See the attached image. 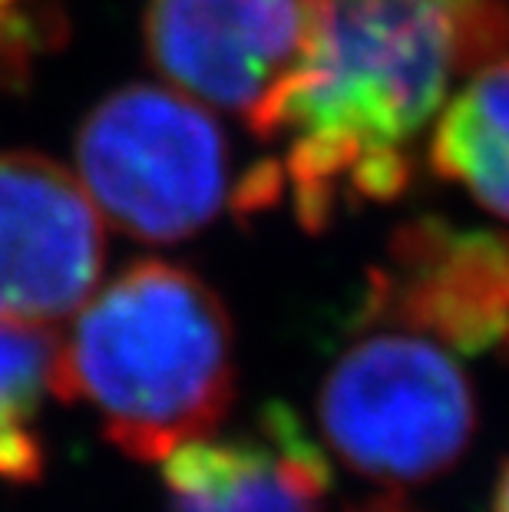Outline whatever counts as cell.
Segmentation results:
<instances>
[{"label":"cell","instance_id":"1","mask_svg":"<svg viewBox=\"0 0 509 512\" xmlns=\"http://www.w3.org/2000/svg\"><path fill=\"white\" fill-rule=\"evenodd\" d=\"M308 47L268 139L285 159L248 169L258 205L291 202L308 232L394 202L450 86L509 57V0H305Z\"/></svg>","mask_w":509,"mask_h":512},{"label":"cell","instance_id":"2","mask_svg":"<svg viewBox=\"0 0 509 512\" xmlns=\"http://www.w3.org/2000/svg\"><path fill=\"white\" fill-rule=\"evenodd\" d=\"M50 394L86 403L116 450L162 463L176 446L209 437L229 410V311L196 271L133 261L57 337Z\"/></svg>","mask_w":509,"mask_h":512},{"label":"cell","instance_id":"3","mask_svg":"<svg viewBox=\"0 0 509 512\" xmlns=\"http://www.w3.org/2000/svg\"><path fill=\"white\" fill-rule=\"evenodd\" d=\"M77 169L100 219L139 242L199 235L232 202L222 126L169 86L129 83L96 103L77 133Z\"/></svg>","mask_w":509,"mask_h":512},{"label":"cell","instance_id":"4","mask_svg":"<svg viewBox=\"0 0 509 512\" xmlns=\"http://www.w3.org/2000/svg\"><path fill=\"white\" fill-rule=\"evenodd\" d=\"M331 450L361 476L424 483L470 446V377L424 334H367L328 370L318 397Z\"/></svg>","mask_w":509,"mask_h":512},{"label":"cell","instance_id":"5","mask_svg":"<svg viewBox=\"0 0 509 512\" xmlns=\"http://www.w3.org/2000/svg\"><path fill=\"white\" fill-rule=\"evenodd\" d=\"M146 57L192 100L262 139L308 47L305 0H153Z\"/></svg>","mask_w":509,"mask_h":512},{"label":"cell","instance_id":"6","mask_svg":"<svg viewBox=\"0 0 509 512\" xmlns=\"http://www.w3.org/2000/svg\"><path fill=\"white\" fill-rule=\"evenodd\" d=\"M361 324H394L463 354L509 357V235L437 215L400 225L371 268Z\"/></svg>","mask_w":509,"mask_h":512},{"label":"cell","instance_id":"7","mask_svg":"<svg viewBox=\"0 0 509 512\" xmlns=\"http://www.w3.org/2000/svg\"><path fill=\"white\" fill-rule=\"evenodd\" d=\"M103 258V219L80 179L40 152H0V321L70 318Z\"/></svg>","mask_w":509,"mask_h":512},{"label":"cell","instance_id":"8","mask_svg":"<svg viewBox=\"0 0 509 512\" xmlns=\"http://www.w3.org/2000/svg\"><path fill=\"white\" fill-rule=\"evenodd\" d=\"M172 512H321L331 466L285 403L258 410L235 437H199L162 460Z\"/></svg>","mask_w":509,"mask_h":512},{"label":"cell","instance_id":"9","mask_svg":"<svg viewBox=\"0 0 509 512\" xmlns=\"http://www.w3.org/2000/svg\"><path fill=\"white\" fill-rule=\"evenodd\" d=\"M430 169L509 222V57L486 63L443 106Z\"/></svg>","mask_w":509,"mask_h":512},{"label":"cell","instance_id":"10","mask_svg":"<svg viewBox=\"0 0 509 512\" xmlns=\"http://www.w3.org/2000/svg\"><path fill=\"white\" fill-rule=\"evenodd\" d=\"M57 334L43 324L0 321V476L30 483L43 470L37 417L50 390Z\"/></svg>","mask_w":509,"mask_h":512},{"label":"cell","instance_id":"11","mask_svg":"<svg viewBox=\"0 0 509 512\" xmlns=\"http://www.w3.org/2000/svg\"><path fill=\"white\" fill-rule=\"evenodd\" d=\"M17 4L20 0H0V70L17 57L20 47L30 43V34L17 24Z\"/></svg>","mask_w":509,"mask_h":512},{"label":"cell","instance_id":"12","mask_svg":"<svg viewBox=\"0 0 509 512\" xmlns=\"http://www.w3.org/2000/svg\"><path fill=\"white\" fill-rule=\"evenodd\" d=\"M354 512H410L397 496H384V499H374V503H364L357 506Z\"/></svg>","mask_w":509,"mask_h":512},{"label":"cell","instance_id":"13","mask_svg":"<svg viewBox=\"0 0 509 512\" xmlns=\"http://www.w3.org/2000/svg\"><path fill=\"white\" fill-rule=\"evenodd\" d=\"M493 512H509V466H506L503 476H500V486H496Z\"/></svg>","mask_w":509,"mask_h":512}]
</instances>
